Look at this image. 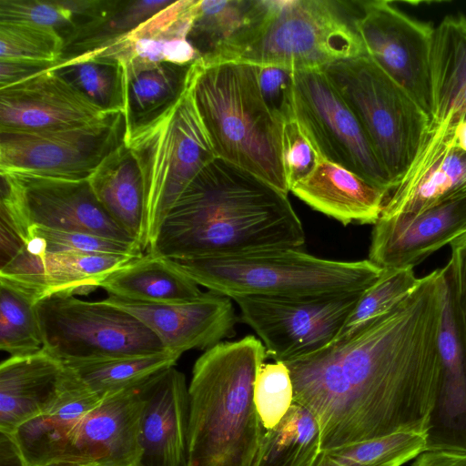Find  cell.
<instances>
[{"mask_svg":"<svg viewBox=\"0 0 466 466\" xmlns=\"http://www.w3.org/2000/svg\"><path fill=\"white\" fill-rule=\"evenodd\" d=\"M445 269L353 335L285 362L294 402L318 420L320 451L400 431L426 432L441 373Z\"/></svg>","mask_w":466,"mask_h":466,"instance_id":"obj_1","label":"cell"},{"mask_svg":"<svg viewBox=\"0 0 466 466\" xmlns=\"http://www.w3.org/2000/svg\"><path fill=\"white\" fill-rule=\"evenodd\" d=\"M305 243L288 195L215 158L189 183L147 251L171 259L228 257Z\"/></svg>","mask_w":466,"mask_h":466,"instance_id":"obj_2","label":"cell"},{"mask_svg":"<svg viewBox=\"0 0 466 466\" xmlns=\"http://www.w3.org/2000/svg\"><path fill=\"white\" fill-rule=\"evenodd\" d=\"M260 339L222 341L196 360L188 386L187 466H252L264 429L255 401Z\"/></svg>","mask_w":466,"mask_h":466,"instance_id":"obj_3","label":"cell"},{"mask_svg":"<svg viewBox=\"0 0 466 466\" xmlns=\"http://www.w3.org/2000/svg\"><path fill=\"white\" fill-rule=\"evenodd\" d=\"M366 54L353 1L255 0L246 25L203 65L239 62L323 68Z\"/></svg>","mask_w":466,"mask_h":466,"instance_id":"obj_4","label":"cell"},{"mask_svg":"<svg viewBox=\"0 0 466 466\" xmlns=\"http://www.w3.org/2000/svg\"><path fill=\"white\" fill-rule=\"evenodd\" d=\"M192 93L217 158L288 195L281 155L283 124L261 96L256 66L203 65L198 59Z\"/></svg>","mask_w":466,"mask_h":466,"instance_id":"obj_5","label":"cell"},{"mask_svg":"<svg viewBox=\"0 0 466 466\" xmlns=\"http://www.w3.org/2000/svg\"><path fill=\"white\" fill-rule=\"evenodd\" d=\"M198 286L227 296L298 298L367 289L382 269L369 259L339 261L299 248L191 259L164 258Z\"/></svg>","mask_w":466,"mask_h":466,"instance_id":"obj_6","label":"cell"},{"mask_svg":"<svg viewBox=\"0 0 466 466\" xmlns=\"http://www.w3.org/2000/svg\"><path fill=\"white\" fill-rule=\"evenodd\" d=\"M192 82L167 109L126 134L143 177L148 248L186 187L217 158Z\"/></svg>","mask_w":466,"mask_h":466,"instance_id":"obj_7","label":"cell"},{"mask_svg":"<svg viewBox=\"0 0 466 466\" xmlns=\"http://www.w3.org/2000/svg\"><path fill=\"white\" fill-rule=\"evenodd\" d=\"M322 69L362 127L392 188L424 143L431 117L367 54Z\"/></svg>","mask_w":466,"mask_h":466,"instance_id":"obj_8","label":"cell"},{"mask_svg":"<svg viewBox=\"0 0 466 466\" xmlns=\"http://www.w3.org/2000/svg\"><path fill=\"white\" fill-rule=\"evenodd\" d=\"M35 307L43 349L63 364L166 350L142 322L103 299L56 294Z\"/></svg>","mask_w":466,"mask_h":466,"instance_id":"obj_9","label":"cell"},{"mask_svg":"<svg viewBox=\"0 0 466 466\" xmlns=\"http://www.w3.org/2000/svg\"><path fill=\"white\" fill-rule=\"evenodd\" d=\"M123 112L90 123L54 129H0V172L86 180L126 138Z\"/></svg>","mask_w":466,"mask_h":466,"instance_id":"obj_10","label":"cell"},{"mask_svg":"<svg viewBox=\"0 0 466 466\" xmlns=\"http://www.w3.org/2000/svg\"><path fill=\"white\" fill-rule=\"evenodd\" d=\"M365 290L298 298L249 295L232 299L240 309L241 320L259 337L267 357L288 362L329 346Z\"/></svg>","mask_w":466,"mask_h":466,"instance_id":"obj_11","label":"cell"},{"mask_svg":"<svg viewBox=\"0 0 466 466\" xmlns=\"http://www.w3.org/2000/svg\"><path fill=\"white\" fill-rule=\"evenodd\" d=\"M0 220L26 241L32 226L81 231L139 245L104 210L88 180L0 172ZM140 246V245H139Z\"/></svg>","mask_w":466,"mask_h":466,"instance_id":"obj_12","label":"cell"},{"mask_svg":"<svg viewBox=\"0 0 466 466\" xmlns=\"http://www.w3.org/2000/svg\"><path fill=\"white\" fill-rule=\"evenodd\" d=\"M295 119L320 157L388 194L391 180L357 117L322 68L294 70Z\"/></svg>","mask_w":466,"mask_h":466,"instance_id":"obj_13","label":"cell"},{"mask_svg":"<svg viewBox=\"0 0 466 466\" xmlns=\"http://www.w3.org/2000/svg\"><path fill=\"white\" fill-rule=\"evenodd\" d=\"M354 25L366 54L431 117L433 25L410 16L392 1H353Z\"/></svg>","mask_w":466,"mask_h":466,"instance_id":"obj_14","label":"cell"},{"mask_svg":"<svg viewBox=\"0 0 466 466\" xmlns=\"http://www.w3.org/2000/svg\"><path fill=\"white\" fill-rule=\"evenodd\" d=\"M104 302L133 315L180 357L189 350H208L235 334L237 316L230 298L210 291L177 303L155 304L108 296Z\"/></svg>","mask_w":466,"mask_h":466,"instance_id":"obj_15","label":"cell"},{"mask_svg":"<svg viewBox=\"0 0 466 466\" xmlns=\"http://www.w3.org/2000/svg\"><path fill=\"white\" fill-rule=\"evenodd\" d=\"M466 233V195L414 215L380 218L369 260L381 269L414 268Z\"/></svg>","mask_w":466,"mask_h":466,"instance_id":"obj_16","label":"cell"},{"mask_svg":"<svg viewBox=\"0 0 466 466\" xmlns=\"http://www.w3.org/2000/svg\"><path fill=\"white\" fill-rule=\"evenodd\" d=\"M141 454L137 466H187L189 398L185 375L174 367L140 385Z\"/></svg>","mask_w":466,"mask_h":466,"instance_id":"obj_17","label":"cell"},{"mask_svg":"<svg viewBox=\"0 0 466 466\" xmlns=\"http://www.w3.org/2000/svg\"><path fill=\"white\" fill-rule=\"evenodd\" d=\"M51 68L0 88V129L63 128L85 125L108 114Z\"/></svg>","mask_w":466,"mask_h":466,"instance_id":"obj_18","label":"cell"},{"mask_svg":"<svg viewBox=\"0 0 466 466\" xmlns=\"http://www.w3.org/2000/svg\"><path fill=\"white\" fill-rule=\"evenodd\" d=\"M138 257L113 254L46 253L25 248L0 266V281L9 284L35 304L56 294H89L113 271Z\"/></svg>","mask_w":466,"mask_h":466,"instance_id":"obj_19","label":"cell"},{"mask_svg":"<svg viewBox=\"0 0 466 466\" xmlns=\"http://www.w3.org/2000/svg\"><path fill=\"white\" fill-rule=\"evenodd\" d=\"M140 385L106 397L87 411L72 431L64 458L99 466H137Z\"/></svg>","mask_w":466,"mask_h":466,"instance_id":"obj_20","label":"cell"},{"mask_svg":"<svg viewBox=\"0 0 466 466\" xmlns=\"http://www.w3.org/2000/svg\"><path fill=\"white\" fill-rule=\"evenodd\" d=\"M466 195V153L449 148L431 127L404 176L386 196L380 218L414 215Z\"/></svg>","mask_w":466,"mask_h":466,"instance_id":"obj_21","label":"cell"},{"mask_svg":"<svg viewBox=\"0 0 466 466\" xmlns=\"http://www.w3.org/2000/svg\"><path fill=\"white\" fill-rule=\"evenodd\" d=\"M76 374L43 348L0 364V431L13 433L63 399Z\"/></svg>","mask_w":466,"mask_h":466,"instance_id":"obj_22","label":"cell"},{"mask_svg":"<svg viewBox=\"0 0 466 466\" xmlns=\"http://www.w3.org/2000/svg\"><path fill=\"white\" fill-rule=\"evenodd\" d=\"M439 349L441 381L427 431V451L466 453V341L446 275Z\"/></svg>","mask_w":466,"mask_h":466,"instance_id":"obj_23","label":"cell"},{"mask_svg":"<svg viewBox=\"0 0 466 466\" xmlns=\"http://www.w3.org/2000/svg\"><path fill=\"white\" fill-rule=\"evenodd\" d=\"M198 0H177L125 36L91 52L126 64L130 61L188 65L199 56L187 39Z\"/></svg>","mask_w":466,"mask_h":466,"instance_id":"obj_24","label":"cell"},{"mask_svg":"<svg viewBox=\"0 0 466 466\" xmlns=\"http://www.w3.org/2000/svg\"><path fill=\"white\" fill-rule=\"evenodd\" d=\"M314 210L343 225L375 224L386 192L350 170L320 159L315 170L289 190Z\"/></svg>","mask_w":466,"mask_h":466,"instance_id":"obj_25","label":"cell"},{"mask_svg":"<svg viewBox=\"0 0 466 466\" xmlns=\"http://www.w3.org/2000/svg\"><path fill=\"white\" fill-rule=\"evenodd\" d=\"M87 180L107 215L147 250L143 177L126 143L106 157Z\"/></svg>","mask_w":466,"mask_h":466,"instance_id":"obj_26","label":"cell"},{"mask_svg":"<svg viewBox=\"0 0 466 466\" xmlns=\"http://www.w3.org/2000/svg\"><path fill=\"white\" fill-rule=\"evenodd\" d=\"M431 79V126L466 120V15H447L434 28Z\"/></svg>","mask_w":466,"mask_h":466,"instance_id":"obj_27","label":"cell"},{"mask_svg":"<svg viewBox=\"0 0 466 466\" xmlns=\"http://www.w3.org/2000/svg\"><path fill=\"white\" fill-rule=\"evenodd\" d=\"M172 0H75V24L65 35L61 60L110 44L144 23Z\"/></svg>","mask_w":466,"mask_h":466,"instance_id":"obj_28","label":"cell"},{"mask_svg":"<svg viewBox=\"0 0 466 466\" xmlns=\"http://www.w3.org/2000/svg\"><path fill=\"white\" fill-rule=\"evenodd\" d=\"M100 400L76 375L75 381L54 409L23 423L12 433L28 465L42 466L63 459L72 431Z\"/></svg>","mask_w":466,"mask_h":466,"instance_id":"obj_29","label":"cell"},{"mask_svg":"<svg viewBox=\"0 0 466 466\" xmlns=\"http://www.w3.org/2000/svg\"><path fill=\"white\" fill-rule=\"evenodd\" d=\"M197 61L188 65L140 61L124 64L127 133L154 118L181 96L191 83Z\"/></svg>","mask_w":466,"mask_h":466,"instance_id":"obj_30","label":"cell"},{"mask_svg":"<svg viewBox=\"0 0 466 466\" xmlns=\"http://www.w3.org/2000/svg\"><path fill=\"white\" fill-rule=\"evenodd\" d=\"M99 288L110 296L155 304L182 302L203 293L194 280L149 252L113 271Z\"/></svg>","mask_w":466,"mask_h":466,"instance_id":"obj_31","label":"cell"},{"mask_svg":"<svg viewBox=\"0 0 466 466\" xmlns=\"http://www.w3.org/2000/svg\"><path fill=\"white\" fill-rule=\"evenodd\" d=\"M320 452L318 420L294 402L274 428L264 431L252 466H312Z\"/></svg>","mask_w":466,"mask_h":466,"instance_id":"obj_32","label":"cell"},{"mask_svg":"<svg viewBox=\"0 0 466 466\" xmlns=\"http://www.w3.org/2000/svg\"><path fill=\"white\" fill-rule=\"evenodd\" d=\"M178 357L167 350L64 364L98 399L139 386L153 375L174 367Z\"/></svg>","mask_w":466,"mask_h":466,"instance_id":"obj_33","label":"cell"},{"mask_svg":"<svg viewBox=\"0 0 466 466\" xmlns=\"http://www.w3.org/2000/svg\"><path fill=\"white\" fill-rule=\"evenodd\" d=\"M106 113L125 112V66L96 53L60 60L51 68Z\"/></svg>","mask_w":466,"mask_h":466,"instance_id":"obj_34","label":"cell"},{"mask_svg":"<svg viewBox=\"0 0 466 466\" xmlns=\"http://www.w3.org/2000/svg\"><path fill=\"white\" fill-rule=\"evenodd\" d=\"M426 451V432L400 431L321 451L312 466H402Z\"/></svg>","mask_w":466,"mask_h":466,"instance_id":"obj_35","label":"cell"},{"mask_svg":"<svg viewBox=\"0 0 466 466\" xmlns=\"http://www.w3.org/2000/svg\"><path fill=\"white\" fill-rule=\"evenodd\" d=\"M254 0H198L187 35L204 61L231 40L247 23Z\"/></svg>","mask_w":466,"mask_h":466,"instance_id":"obj_36","label":"cell"},{"mask_svg":"<svg viewBox=\"0 0 466 466\" xmlns=\"http://www.w3.org/2000/svg\"><path fill=\"white\" fill-rule=\"evenodd\" d=\"M420 279L414 268L382 269L377 280L361 294L334 341L353 335L391 310L417 288Z\"/></svg>","mask_w":466,"mask_h":466,"instance_id":"obj_37","label":"cell"},{"mask_svg":"<svg viewBox=\"0 0 466 466\" xmlns=\"http://www.w3.org/2000/svg\"><path fill=\"white\" fill-rule=\"evenodd\" d=\"M35 303L7 283L0 282V348L12 357L43 348Z\"/></svg>","mask_w":466,"mask_h":466,"instance_id":"obj_38","label":"cell"},{"mask_svg":"<svg viewBox=\"0 0 466 466\" xmlns=\"http://www.w3.org/2000/svg\"><path fill=\"white\" fill-rule=\"evenodd\" d=\"M65 40L54 28L25 22L0 21V61H25L56 66Z\"/></svg>","mask_w":466,"mask_h":466,"instance_id":"obj_39","label":"cell"},{"mask_svg":"<svg viewBox=\"0 0 466 466\" xmlns=\"http://www.w3.org/2000/svg\"><path fill=\"white\" fill-rule=\"evenodd\" d=\"M25 248L30 253L113 254L140 257L139 245L126 243L91 233L60 230L32 226L28 229Z\"/></svg>","mask_w":466,"mask_h":466,"instance_id":"obj_40","label":"cell"},{"mask_svg":"<svg viewBox=\"0 0 466 466\" xmlns=\"http://www.w3.org/2000/svg\"><path fill=\"white\" fill-rule=\"evenodd\" d=\"M254 401L264 431L283 419L294 403L293 382L285 362L262 364L255 381Z\"/></svg>","mask_w":466,"mask_h":466,"instance_id":"obj_41","label":"cell"},{"mask_svg":"<svg viewBox=\"0 0 466 466\" xmlns=\"http://www.w3.org/2000/svg\"><path fill=\"white\" fill-rule=\"evenodd\" d=\"M0 21L51 27L64 38L75 24L74 0H0Z\"/></svg>","mask_w":466,"mask_h":466,"instance_id":"obj_42","label":"cell"},{"mask_svg":"<svg viewBox=\"0 0 466 466\" xmlns=\"http://www.w3.org/2000/svg\"><path fill=\"white\" fill-rule=\"evenodd\" d=\"M281 155L289 191L310 175L322 158L296 119L283 124Z\"/></svg>","mask_w":466,"mask_h":466,"instance_id":"obj_43","label":"cell"},{"mask_svg":"<svg viewBox=\"0 0 466 466\" xmlns=\"http://www.w3.org/2000/svg\"><path fill=\"white\" fill-rule=\"evenodd\" d=\"M256 72L261 96L271 114L282 124L295 119L294 70L263 65L256 66Z\"/></svg>","mask_w":466,"mask_h":466,"instance_id":"obj_44","label":"cell"},{"mask_svg":"<svg viewBox=\"0 0 466 466\" xmlns=\"http://www.w3.org/2000/svg\"><path fill=\"white\" fill-rule=\"evenodd\" d=\"M450 246L451 257L444 266L446 281L466 341V233Z\"/></svg>","mask_w":466,"mask_h":466,"instance_id":"obj_45","label":"cell"},{"mask_svg":"<svg viewBox=\"0 0 466 466\" xmlns=\"http://www.w3.org/2000/svg\"><path fill=\"white\" fill-rule=\"evenodd\" d=\"M51 67L53 66L40 63L0 61V88L16 84Z\"/></svg>","mask_w":466,"mask_h":466,"instance_id":"obj_46","label":"cell"},{"mask_svg":"<svg viewBox=\"0 0 466 466\" xmlns=\"http://www.w3.org/2000/svg\"><path fill=\"white\" fill-rule=\"evenodd\" d=\"M412 466H466V453L426 451L416 458Z\"/></svg>","mask_w":466,"mask_h":466,"instance_id":"obj_47","label":"cell"},{"mask_svg":"<svg viewBox=\"0 0 466 466\" xmlns=\"http://www.w3.org/2000/svg\"><path fill=\"white\" fill-rule=\"evenodd\" d=\"M0 466H29L14 435L1 431Z\"/></svg>","mask_w":466,"mask_h":466,"instance_id":"obj_48","label":"cell"},{"mask_svg":"<svg viewBox=\"0 0 466 466\" xmlns=\"http://www.w3.org/2000/svg\"><path fill=\"white\" fill-rule=\"evenodd\" d=\"M42 466H99V465H97L95 462L89 461L72 459V458H63V459L53 461L44 464Z\"/></svg>","mask_w":466,"mask_h":466,"instance_id":"obj_49","label":"cell"}]
</instances>
